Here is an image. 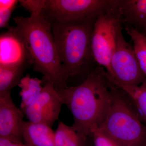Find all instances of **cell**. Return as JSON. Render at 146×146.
Wrapping results in <instances>:
<instances>
[{
  "label": "cell",
  "instance_id": "1",
  "mask_svg": "<svg viewBox=\"0 0 146 146\" xmlns=\"http://www.w3.org/2000/svg\"><path fill=\"white\" fill-rule=\"evenodd\" d=\"M26 49L28 62L43 75V83L52 84L57 91L68 87L69 78L59 59L52 24L44 13L36 17L13 18Z\"/></svg>",
  "mask_w": 146,
  "mask_h": 146
},
{
  "label": "cell",
  "instance_id": "2",
  "mask_svg": "<svg viewBox=\"0 0 146 146\" xmlns=\"http://www.w3.org/2000/svg\"><path fill=\"white\" fill-rule=\"evenodd\" d=\"M57 92L72 115L73 127L86 140L101 122L111 101L110 84L104 68L96 67L81 84Z\"/></svg>",
  "mask_w": 146,
  "mask_h": 146
},
{
  "label": "cell",
  "instance_id": "3",
  "mask_svg": "<svg viewBox=\"0 0 146 146\" xmlns=\"http://www.w3.org/2000/svg\"><path fill=\"white\" fill-rule=\"evenodd\" d=\"M96 20L51 22L59 59L69 78L87 76L93 70L91 35Z\"/></svg>",
  "mask_w": 146,
  "mask_h": 146
},
{
  "label": "cell",
  "instance_id": "4",
  "mask_svg": "<svg viewBox=\"0 0 146 146\" xmlns=\"http://www.w3.org/2000/svg\"><path fill=\"white\" fill-rule=\"evenodd\" d=\"M111 101L98 128L120 146H146V125L129 98L109 80Z\"/></svg>",
  "mask_w": 146,
  "mask_h": 146
},
{
  "label": "cell",
  "instance_id": "5",
  "mask_svg": "<svg viewBox=\"0 0 146 146\" xmlns=\"http://www.w3.org/2000/svg\"><path fill=\"white\" fill-rule=\"evenodd\" d=\"M119 0L98 16L91 35V48L94 60L100 67L109 71L110 60L115 50L118 33L122 28Z\"/></svg>",
  "mask_w": 146,
  "mask_h": 146
},
{
  "label": "cell",
  "instance_id": "6",
  "mask_svg": "<svg viewBox=\"0 0 146 146\" xmlns=\"http://www.w3.org/2000/svg\"><path fill=\"white\" fill-rule=\"evenodd\" d=\"M122 29L118 33L109 71L106 75L112 83L138 86L146 81V76L139 64L133 45L126 40Z\"/></svg>",
  "mask_w": 146,
  "mask_h": 146
},
{
  "label": "cell",
  "instance_id": "7",
  "mask_svg": "<svg viewBox=\"0 0 146 146\" xmlns=\"http://www.w3.org/2000/svg\"><path fill=\"white\" fill-rule=\"evenodd\" d=\"M115 0H47L43 13L50 22L96 20Z\"/></svg>",
  "mask_w": 146,
  "mask_h": 146
},
{
  "label": "cell",
  "instance_id": "8",
  "mask_svg": "<svg viewBox=\"0 0 146 146\" xmlns=\"http://www.w3.org/2000/svg\"><path fill=\"white\" fill-rule=\"evenodd\" d=\"M63 104L54 86L46 82L39 97L24 112L31 122L44 124L52 127L59 118Z\"/></svg>",
  "mask_w": 146,
  "mask_h": 146
},
{
  "label": "cell",
  "instance_id": "9",
  "mask_svg": "<svg viewBox=\"0 0 146 146\" xmlns=\"http://www.w3.org/2000/svg\"><path fill=\"white\" fill-rule=\"evenodd\" d=\"M24 115L13 102L11 92L0 94V137L24 143L22 134Z\"/></svg>",
  "mask_w": 146,
  "mask_h": 146
},
{
  "label": "cell",
  "instance_id": "10",
  "mask_svg": "<svg viewBox=\"0 0 146 146\" xmlns=\"http://www.w3.org/2000/svg\"><path fill=\"white\" fill-rule=\"evenodd\" d=\"M27 55L23 40L15 27H9L0 36V66L26 65Z\"/></svg>",
  "mask_w": 146,
  "mask_h": 146
},
{
  "label": "cell",
  "instance_id": "11",
  "mask_svg": "<svg viewBox=\"0 0 146 146\" xmlns=\"http://www.w3.org/2000/svg\"><path fill=\"white\" fill-rule=\"evenodd\" d=\"M122 23L146 36V0H119Z\"/></svg>",
  "mask_w": 146,
  "mask_h": 146
},
{
  "label": "cell",
  "instance_id": "12",
  "mask_svg": "<svg viewBox=\"0 0 146 146\" xmlns=\"http://www.w3.org/2000/svg\"><path fill=\"white\" fill-rule=\"evenodd\" d=\"M22 134L27 146H55V132L44 124L24 121Z\"/></svg>",
  "mask_w": 146,
  "mask_h": 146
},
{
  "label": "cell",
  "instance_id": "13",
  "mask_svg": "<svg viewBox=\"0 0 146 146\" xmlns=\"http://www.w3.org/2000/svg\"><path fill=\"white\" fill-rule=\"evenodd\" d=\"M42 80L31 78L29 74L21 79L18 86L21 90V109L23 112L37 98L43 90Z\"/></svg>",
  "mask_w": 146,
  "mask_h": 146
},
{
  "label": "cell",
  "instance_id": "14",
  "mask_svg": "<svg viewBox=\"0 0 146 146\" xmlns=\"http://www.w3.org/2000/svg\"><path fill=\"white\" fill-rule=\"evenodd\" d=\"M127 95L139 117L146 125V80L138 86L115 84Z\"/></svg>",
  "mask_w": 146,
  "mask_h": 146
},
{
  "label": "cell",
  "instance_id": "15",
  "mask_svg": "<svg viewBox=\"0 0 146 146\" xmlns=\"http://www.w3.org/2000/svg\"><path fill=\"white\" fill-rule=\"evenodd\" d=\"M26 65L19 66H0V94L11 92L18 86L25 70Z\"/></svg>",
  "mask_w": 146,
  "mask_h": 146
},
{
  "label": "cell",
  "instance_id": "16",
  "mask_svg": "<svg viewBox=\"0 0 146 146\" xmlns=\"http://www.w3.org/2000/svg\"><path fill=\"white\" fill-rule=\"evenodd\" d=\"M85 139L72 126L62 121L58 123L55 132V146H83Z\"/></svg>",
  "mask_w": 146,
  "mask_h": 146
},
{
  "label": "cell",
  "instance_id": "17",
  "mask_svg": "<svg viewBox=\"0 0 146 146\" xmlns=\"http://www.w3.org/2000/svg\"><path fill=\"white\" fill-rule=\"evenodd\" d=\"M125 30L133 43L136 57L142 71L146 76V36L127 25Z\"/></svg>",
  "mask_w": 146,
  "mask_h": 146
},
{
  "label": "cell",
  "instance_id": "18",
  "mask_svg": "<svg viewBox=\"0 0 146 146\" xmlns=\"http://www.w3.org/2000/svg\"><path fill=\"white\" fill-rule=\"evenodd\" d=\"M19 3L17 0L0 1V28H9V22L13 11Z\"/></svg>",
  "mask_w": 146,
  "mask_h": 146
},
{
  "label": "cell",
  "instance_id": "19",
  "mask_svg": "<svg viewBox=\"0 0 146 146\" xmlns=\"http://www.w3.org/2000/svg\"><path fill=\"white\" fill-rule=\"evenodd\" d=\"M19 3L22 7L31 13L32 17L41 15L46 8L47 0H21Z\"/></svg>",
  "mask_w": 146,
  "mask_h": 146
},
{
  "label": "cell",
  "instance_id": "20",
  "mask_svg": "<svg viewBox=\"0 0 146 146\" xmlns=\"http://www.w3.org/2000/svg\"><path fill=\"white\" fill-rule=\"evenodd\" d=\"M91 135L94 138L95 146H120L113 139L100 131L98 127L94 129Z\"/></svg>",
  "mask_w": 146,
  "mask_h": 146
},
{
  "label": "cell",
  "instance_id": "21",
  "mask_svg": "<svg viewBox=\"0 0 146 146\" xmlns=\"http://www.w3.org/2000/svg\"><path fill=\"white\" fill-rule=\"evenodd\" d=\"M0 146H27L24 143H16L7 139L0 137Z\"/></svg>",
  "mask_w": 146,
  "mask_h": 146
}]
</instances>
